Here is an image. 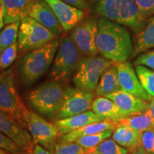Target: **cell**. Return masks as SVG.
I'll use <instances>...</instances> for the list:
<instances>
[{
  "mask_svg": "<svg viewBox=\"0 0 154 154\" xmlns=\"http://www.w3.org/2000/svg\"><path fill=\"white\" fill-rule=\"evenodd\" d=\"M96 46L102 57L113 63L126 62L134 51L128 31L122 25L104 17L98 20Z\"/></svg>",
  "mask_w": 154,
  "mask_h": 154,
  "instance_id": "cell-1",
  "label": "cell"
},
{
  "mask_svg": "<svg viewBox=\"0 0 154 154\" xmlns=\"http://www.w3.org/2000/svg\"><path fill=\"white\" fill-rule=\"evenodd\" d=\"M59 45V40L50 42L42 47L26 52L19 60L18 76L24 86L33 85L49 70Z\"/></svg>",
  "mask_w": 154,
  "mask_h": 154,
  "instance_id": "cell-2",
  "label": "cell"
},
{
  "mask_svg": "<svg viewBox=\"0 0 154 154\" xmlns=\"http://www.w3.org/2000/svg\"><path fill=\"white\" fill-rule=\"evenodd\" d=\"M82 54L70 36L64 35L59 45L50 70V77L60 84H67L76 72Z\"/></svg>",
  "mask_w": 154,
  "mask_h": 154,
  "instance_id": "cell-3",
  "label": "cell"
},
{
  "mask_svg": "<svg viewBox=\"0 0 154 154\" xmlns=\"http://www.w3.org/2000/svg\"><path fill=\"white\" fill-rule=\"evenodd\" d=\"M0 110L27 128L26 118L29 110L19 94L13 69H8L0 74Z\"/></svg>",
  "mask_w": 154,
  "mask_h": 154,
  "instance_id": "cell-4",
  "label": "cell"
},
{
  "mask_svg": "<svg viewBox=\"0 0 154 154\" xmlns=\"http://www.w3.org/2000/svg\"><path fill=\"white\" fill-rule=\"evenodd\" d=\"M65 88L55 81H48L34 88L28 95V101L40 114L45 116L57 115L60 109Z\"/></svg>",
  "mask_w": 154,
  "mask_h": 154,
  "instance_id": "cell-5",
  "label": "cell"
},
{
  "mask_svg": "<svg viewBox=\"0 0 154 154\" xmlns=\"http://www.w3.org/2000/svg\"><path fill=\"white\" fill-rule=\"evenodd\" d=\"M113 63L111 61L97 56L82 57L73 76L75 86L83 91L94 93L101 74Z\"/></svg>",
  "mask_w": 154,
  "mask_h": 154,
  "instance_id": "cell-6",
  "label": "cell"
},
{
  "mask_svg": "<svg viewBox=\"0 0 154 154\" xmlns=\"http://www.w3.org/2000/svg\"><path fill=\"white\" fill-rule=\"evenodd\" d=\"M57 38L54 34L27 16L20 21L17 39L19 52H29Z\"/></svg>",
  "mask_w": 154,
  "mask_h": 154,
  "instance_id": "cell-7",
  "label": "cell"
},
{
  "mask_svg": "<svg viewBox=\"0 0 154 154\" xmlns=\"http://www.w3.org/2000/svg\"><path fill=\"white\" fill-rule=\"evenodd\" d=\"M26 126L35 144L54 154L59 131L54 124L50 123L32 111H28L26 118Z\"/></svg>",
  "mask_w": 154,
  "mask_h": 154,
  "instance_id": "cell-8",
  "label": "cell"
},
{
  "mask_svg": "<svg viewBox=\"0 0 154 154\" xmlns=\"http://www.w3.org/2000/svg\"><path fill=\"white\" fill-rule=\"evenodd\" d=\"M98 20L94 17L84 18L71 30L69 36L84 57H96L99 54L96 46Z\"/></svg>",
  "mask_w": 154,
  "mask_h": 154,
  "instance_id": "cell-9",
  "label": "cell"
},
{
  "mask_svg": "<svg viewBox=\"0 0 154 154\" xmlns=\"http://www.w3.org/2000/svg\"><path fill=\"white\" fill-rule=\"evenodd\" d=\"M95 94L76 87L65 88L62 103L57 114L58 119H63L79 114L91 108Z\"/></svg>",
  "mask_w": 154,
  "mask_h": 154,
  "instance_id": "cell-10",
  "label": "cell"
},
{
  "mask_svg": "<svg viewBox=\"0 0 154 154\" xmlns=\"http://www.w3.org/2000/svg\"><path fill=\"white\" fill-rule=\"evenodd\" d=\"M0 131L11 138L27 154L33 153L35 143L29 131L14 118L1 110Z\"/></svg>",
  "mask_w": 154,
  "mask_h": 154,
  "instance_id": "cell-11",
  "label": "cell"
},
{
  "mask_svg": "<svg viewBox=\"0 0 154 154\" xmlns=\"http://www.w3.org/2000/svg\"><path fill=\"white\" fill-rule=\"evenodd\" d=\"M115 64L121 90L149 101L152 97L144 90L131 63L126 61L124 63H115Z\"/></svg>",
  "mask_w": 154,
  "mask_h": 154,
  "instance_id": "cell-12",
  "label": "cell"
},
{
  "mask_svg": "<svg viewBox=\"0 0 154 154\" xmlns=\"http://www.w3.org/2000/svg\"><path fill=\"white\" fill-rule=\"evenodd\" d=\"M44 1L52 9L66 33L72 30L86 16V11L72 7L61 0Z\"/></svg>",
  "mask_w": 154,
  "mask_h": 154,
  "instance_id": "cell-13",
  "label": "cell"
},
{
  "mask_svg": "<svg viewBox=\"0 0 154 154\" xmlns=\"http://www.w3.org/2000/svg\"><path fill=\"white\" fill-rule=\"evenodd\" d=\"M28 16L49 29L57 37L64 32L52 9L44 0H37L36 2Z\"/></svg>",
  "mask_w": 154,
  "mask_h": 154,
  "instance_id": "cell-14",
  "label": "cell"
},
{
  "mask_svg": "<svg viewBox=\"0 0 154 154\" xmlns=\"http://www.w3.org/2000/svg\"><path fill=\"white\" fill-rule=\"evenodd\" d=\"M102 117L98 116L93 111L88 110L79 114L63 119H58L54 123L59 131V137L64 134H69L90 124L104 121Z\"/></svg>",
  "mask_w": 154,
  "mask_h": 154,
  "instance_id": "cell-15",
  "label": "cell"
},
{
  "mask_svg": "<svg viewBox=\"0 0 154 154\" xmlns=\"http://www.w3.org/2000/svg\"><path fill=\"white\" fill-rule=\"evenodd\" d=\"M106 97L112 100L121 110L129 116L145 112L149 106V101L122 90L109 94Z\"/></svg>",
  "mask_w": 154,
  "mask_h": 154,
  "instance_id": "cell-16",
  "label": "cell"
},
{
  "mask_svg": "<svg viewBox=\"0 0 154 154\" xmlns=\"http://www.w3.org/2000/svg\"><path fill=\"white\" fill-rule=\"evenodd\" d=\"M37 0H2L4 23L8 25L27 17Z\"/></svg>",
  "mask_w": 154,
  "mask_h": 154,
  "instance_id": "cell-17",
  "label": "cell"
},
{
  "mask_svg": "<svg viewBox=\"0 0 154 154\" xmlns=\"http://www.w3.org/2000/svg\"><path fill=\"white\" fill-rule=\"evenodd\" d=\"M145 20L134 0H121L118 24L137 32Z\"/></svg>",
  "mask_w": 154,
  "mask_h": 154,
  "instance_id": "cell-18",
  "label": "cell"
},
{
  "mask_svg": "<svg viewBox=\"0 0 154 154\" xmlns=\"http://www.w3.org/2000/svg\"><path fill=\"white\" fill-rule=\"evenodd\" d=\"M91 110L105 120L119 121L125 117L129 116L113 102L112 100L103 96H98L94 99Z\"/></svg>",
  "mask_w": 154,
  "mask_h": 154,
  "instance_id": "cell-19",
  "label": "cell"
},
{
  "mask_svg": "<svg viewBox=\"0 0 154 154\" xmlns=\"http://www.w3.org/2000/svg\"><path fill=\"white\" fill-rule=\"evenodd\" d=\"M118 126L117 121L112 120H104L90 124L82 128L77 129L69 134H64L59 138L61 142H74L77 138L84 136L99 134L106 131H114Z\"/></svg>",
  "mask_w": 154,
  "mask_h": 154,
  "instance_id": "cell-20",
  "label": "cell"
},
{
  "mask_svg": "<svg viewBox=\"0 0 154 154\" xmlns=\"http://www.w3.org/2000/svg\"><path fill=\"white\" fill-rule=\"evenodd\" d=\"M134 42L135 55L154 48V16L150 17L136 32Z\"/></svg>",
  "mask_w": 154,
  "mask_h": 154,
  "instance_id": "cell-21",
  "label": "cell"
},
{
  "mask_svg": "<svg viewBox=\"0 0 154 154\" xmlns=\"http://www.w3.org/2000/svg\"><path fill=\"white\" fill-rule=\"evenodd\" d=\"M120 90L116 66L115 63H113L101 74L96 88L95 94L98 96L106 97L109 94L115 93Z\"/></svg>",
  "mask_w": 154,
  "mask_h": 154,
  "instance_id": "cell-22",
  "label": "cell"
},
{
  "mask_svg": "<svg viewBox=\"0 0 154 154\" xmlns=\"http://www.w3.org/2000/svg\"><path fill=\"white\" fill-rule=\"evenodd\" d=\"M141 134L131 127L118 124L112 134V139L128 151L141 146Z\"/></svg>",
  "mask_w": 154,
  "mask_h": 154,
  "instance_id": "cell-23",
  "label": "cell"
},
{
  "mask_svg": "<svg viewBox=\"0 0 154 154\" xmlns=\"http://www.w3.org/2000/svg\"><path fill=\"white\" fill-rule=\"evenodd\" d=\"M121 0H94V11L101 17L118 23Z\"/></svg>",
  "mask_w": 154,
  "mask_h": 154,
  "instance_id": "cell-24",
  "label": "cell"
},
{
  "mask_svg": "<svg viewBox=\"0 0 154 154\" xmlns=\"http://www.w3.org/2000/svg\"><path fill=\"white\" fill-rule=\"evenodd\" d=\"M117 124L131 127L140 134L145 131L154 128L153 121L146 111L119 119V121H117Z\"/></svg>",
  "mask_w": 154,
  "mask_h": 154,
  "instance_id": "cell-25",
  "label": "cell"
},
{
  "mask_svg": "<svg viewBox=\"0 0 154 154\" xmlns=\"http://www.w3.org/2000/svg\"><path fill=\"white\" fill-rule=\"evenodd\" d=\"M128 149L119 145L113 139H106L95 147L87 149L86 154H128Z\"/></svg>",
  "mask_w": 154,
  "mask_h": 154,
  "instance_id": "cell-26",
  "label": "cell"
},
{
  "mask_svg": "<svg viewBox=\"0 0 154 154\" xmlns=\"http://www.w3.org/2000/svg\"><path fill=\"white\" fill-rule=\"evenodd\" d=\"M20 21L11 23L0 31V52L17 42Z\"/></svg>",
  "mask_w": 154,
  "mask_h": 154,
  "instance_id": "cell-27",
  "label": "cell"
},
{
  "mask_svg": "<svg viewBox=\"0 0 154 154\" xmlns=\"http://www.w3.org/2000/svg\"><path fill=\"white\" fill-rule=\"evenodd\" d=\"M136 72L144 90L154 97V70L138 65L136 66Z\"/></svg>",
  "mask_w": 154,
  "mask_h": 154,
  "instance_id": "cell-28",
  "label": "cell"
},
{
  "mask_svg": "<svg viewBox=\"0 0 154 154\" xmlns=\"http://www.w3.org/2000/svg\"><path fill=\"white\" fill-rule=\"evenodd\" d=\"M113 131H114L112 130L106 131L99 133V134L82 136V137L77 138L74 142L78 143L79 145L82 146L84 149L87 150L95 147L96 146L101 143L102 141L111 137L112 136Z\"/></svg>",
  "mask_w": 154,
  "mask_h": 154,
  "instance_id": "cell-29",
  "label": "cell"
},
{
  "mask_svg": "<svg viewBox=\"0 0 154 154\" xmlns=\"http://www.w3.org/2000/svg\"><path fill=\"white\" fill-rule=\"evenodd\" d=\"M19 52L17 42L0 52V74L12 64Z\"/></svg>",
  "mask_w": 154,
  "mask_h": 154,
  "instance_id": "cell-30",
  "label": "cell"
},
{
  "mask_svg": "<svg viewBox=\"0 0 154 154\" xmlns=\"http://www.w3.org/2000/svg\"><path fill=\"white\" fill-rule=\"evenodd\" d=\"M86 150L75 142H61L56 143L54 154H86Z\"/></svg>",
  "mask_w": 154,
  "mask_h": 154,
  "instance_id": "cell-31",
  "label": "cell"
},
{
  "mask_svg": "<svg viewBox=\"0 0 154 154\" xmlns=\"http://www.w3.org/2000/svg\"><path fill=\"white\" fill-rule=\"evenodd\" d=\"M0 149L11 154H26L22 148L13 141L11 138L0 131Z\"/></svg>",
  "mask_w": 154,
  "mask_h": 154,
  "instance_id": "cell-32",
  "label": "cell"
},
{
  "mask_svg": "<svg viewBox=\"0 0 154 154\" xmlns=\"http://www.w3.org/2000/svg\"><path fill=\"white\" fill-rule=\"evenodd\" d=\"M140 142L146 153L154 154V128L141 133Z\"/></svg>",
  "mask_w": 154,
  "mask_h": 154,
  "instance_id": "cell-33",
  "label": "cell"
},
{
  "mask_svg": "<svg viewBox=\"0 0 154 154\" xmlns=\"http://www.w3.org/2000/svg\"><path fill=\"white\" fill-rule=\"evenodd\" d=\"M144 19L154 15V0H134Z\"/></svg>",
  "mask_w": 154,
  "mask_h": 154,
  "instance_id": "cell-34",
  "label": "cell"
},
{
  "mask_svg": "<svg viewBox=\"0 0 154 154\" xmlns=\"http://www.w3.org/2000/svg\"><path fill=\"white\" fill-rule=\"evenodd\" d=\"M135 66H143L154 70V50L147 51L138 56L137 59L134 61Z\"/></svg>",
  "mask_w": 154,
  "mask_h": 154,
  "instance_id": "cell-35",
  "label": "cell"
},
{
  "mask_svg": "<svg viewBox=\"0 0 154 154\" xmlns=\"http://www.w3.org/2000/svg\"><path fill=\"white\" fill-rule=\"evenodd\" d=\"M63 2L76 7L82 10L86 11L88 8V4L87 0H61Z\"/></svg>",
  "mask_w": 154,
  "mask_h": 154,
  "instance_id": "cell-36",
  "label": "cell"
},
{
  "mask_svg": "<svg viewBox=\"0 0 154 154\" xmlns=\"http://www.w3.org/2000/svg\"><path fill=\"white\" fill-rule=\"evenodd\" d=\"M146 112L149 115L154 124V97L152 98L149 101V106H148Z\"/></svg>",
  "mask_w": 154,
  "mask_h": 154,
  "instance_id": "cell-37",
  "label": "cell"
},
{
  "mask_svg": "<svg viewBox=\"0 0 154 154\" xmlns=\"http://www.w3.org/2000/svg\"><path fill=\"white\" fill-rule=\"evenodd\" d=\"M32 154H54V153H51V152L48 151V150L44 149V148L42 147V146L38 145V144H35L34 150H33V153Z\"/></svg>",
  "mask_w": 154,
  "mask_h": 154,
  "instance_id": "cell-38",
  "label": "cell"
},
{
  "mask_svg": "<svg viewBox=\"0 0 154 154\" xmlns=\"http://www.w3.org/2000/svg\"><path fill=\"white\" fill-rule=\"evenodd\" d=\"M4 25H5V23H4L3 3H2V0H0V30L2 29Z\"/></svg>",
  "mask_w": 154,
  "mask_h": 154,
  "instance_id": "cell-39",
  "label": "cell"
},
{
  "mask_svg": "<svg viewBox=\"0 0 154 154\" xmlns=\"http://www.w3.org/2000/svg\"><path fill=\"white\" fill-rule=\"evenodd\" d=\"M128 154H147V153H146L145 150L142 148V146H140L139 147L136 148V149L130 150Z\"/></svg>",
  "mask_w": 154,
  "mask_h": 154,
  "instance_id": "cell-40",
  "label": "cell"
},
{
  "mask_svg": "<svg viewBox=\"0 0 154 154\" xmlns=\"http://www.w3.org/2000/svg\"><path fill=\"white\" fill-rule=\"evenodd\" d=\"M0 154H11V153H9V152L6 151H4L2 149H0Z\"/></svg>",
  "mask_w": 154,
  "mask_h": 154,
  "instance_id": "cell-41",
  "label": "cell"
}]
</instances>
